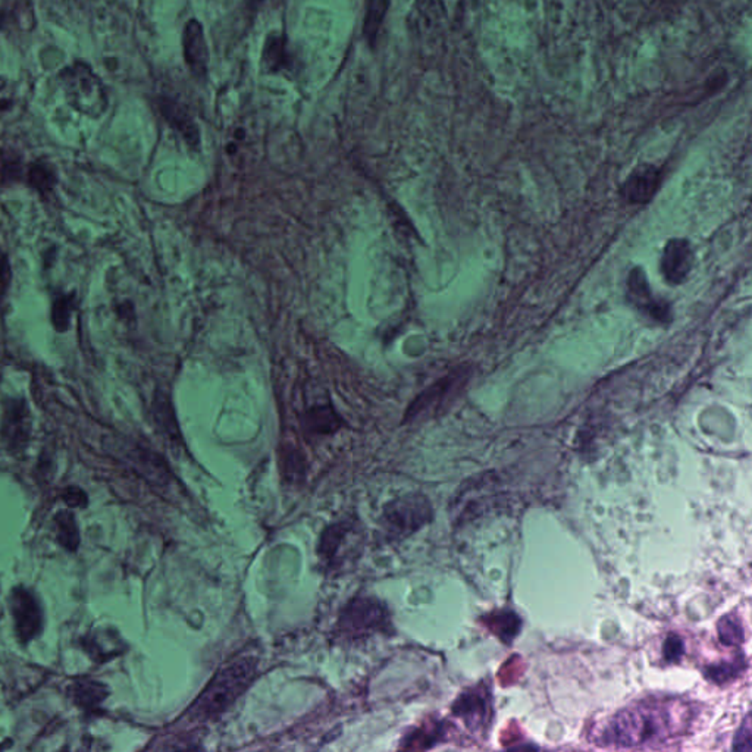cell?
I'll return each instance as SVG.
<instances>
[{"instance_id":"8","label":"cell","mask_w":752,"mask_h":752,"mask_svg":"<svg viewBox=\"0 0 752 752\" xmlns=\"http://www.w3.org/2000/svg\"><path fill=\"white\" fill-rule=\"evenodd\" d=\"M9 606L13 618V629L21 644H29V641L40 636L43 632L42 606L31 591L24 586L13 588L9 598Z\"/></svg>"},{"instance_id":"29","label":"cell","mask_w":752,"mask_h":752,"mask_svg":"<svg viewBox=\"0 0 752 752\" xmlns=\"http://www.w3.org/2000/svg\"><path fill=\"white\" fill-rule=\"evenodd\" d=\"M63 502L69 507L87 506V495L78 486H68L62 494Z\"/></svg>"},{"instance_id":"2","label":"cell","mask_w":752,"mask_h":752,"mask_svg":"<svg viewBox=\"0 0 752 752\" xmlns=\"http://www.w3.org/2000/svg\"><path fill=\"white\" fill-rule=\"evenodd\" d=\"M259 661L253 656L240 657L222 667L188 708V720L208 723L219 719L250 688Z\"/></svg>"},{"instance_id":"22","label":"cell","mask_w":752,"mask_h":752,"mask_svg":"<svg viewBox=\"0 0 752 752\" xmlns=\"http://www.w3.org/2000/svg\"><path fill=\"white\" fill-rule=\"evenodd\" d=\"M389 0H366L364 13V36L369 46L375 47L380 36V27L384 24L388 12Z\"/></svg>"},{"instance_id":"12","label":"cell","mask_w":752,"mask_h":752,"mask_svg":"<svg viewBox=\"0 0 752 752\" xmlns=\"http://www.w3.org/2000/svg\"><path fill=\"white\" fill-rule=\"evenodd\" d=\"M183 53L188 69L197 80H206L209 69V47L205 31L196 18L188 20L183 31Z\"/></svg>"},{"instance_id":"13","label":"cell","mask_w":752,"mask_h":752,"mask_svg":"<svg viewBox=\"0 0 752 752\" xmlns=\"http://www.w3.org/2000/svg\"><path fill=\"white\" fill-rule=\"evenodd\" d=\"M661 272L669 284L685 282L694 266V250L685 239H672L661 255Z\"/></svg>"},{"instance_id":"15","label":"cell","mask_w":752,"mask_h":752,"mask_svg":"<svg viewBox=\"0 0 752 752\" xmlns=\"http://www.w3.org/2000/svg\"><path fill=\"white\" fill-rule=\"evenodd\" d=\"M159 109L168 124L176 133L183 135L188 146L199 147V144H200V131H199V127H197L194 118L192 117V113L188 112V109L184 105H181L180 102L174 101V99L162 97L159 101Z\"/></svg>"},{"instance_id":"28","label":"cell","mask_w":752,"mask_h":752,"mask_svg":"<svg viewBox=\"0 0 752 752\" xmlns=\"http://www.w3.org/2000/svg\"><path fill=\"white\" fill-rule=\"evenodd\" d=\"M11 281H12V269H11V265H9L8 256L0 250V305L4 300L6 293H8Z\"/></svg>"},{"instance_id":"10","label":"cell","mask_w":752,"mask_h":752,"mask_svg":"<svg viewBox=\"0 0 752 752\" xmlns=\"http://www.w3.org/2000/svg\"><path fill=\"white\" fill-rule=\"evenodd\" d=\"M627 298L632 306L645 318L654 323L669 325L672 323V307L669 303L657 298L652 293L645 272L641 268H633L627 276Z\"/></svg>"},{"instance_id":"32","label":"cell","mask_w":752,"mask_h":752,"mask_svg":"<svg viewBox=\"0 0 752 752\" xmlns=\"http://www.w3.org/2000/svg\"><path fill=\"white\" fill-rule=\"evenodd\" d=\"M253 2H257V4H259V2H262V0H253Z\"/></svg>"},{"instance_id":"31","label":"cell","mask_w":752,"mask_h":752,"mask_svg":"<svg viewBox=\"0 0 752 752\" xmlns=\"http://www.w3.org/2000/svg\"><path fill=\"white\" fill-rule=\"evenodd\" d=\"M682 652H683V648H682L681 640L676 636L669 638L667 644H666V657L670 661L676 660L677 657H681Z\"/></svg>"},{"instance_id":"18","label":"cell","mask_w":752,"mask_h":752,"mask_svg":"<svg viewBox=\"0 0 752 752\" xmlns=\"http://www.w3.org/2000/svg\"><path fill=\"white\" fill-rule=\"evenodd\" d=\"M153 418H155L156 427L159 429L163 438H167L168 443L171 444L172 448L181 450L184 443H183V437H181L180 428L176 423V413L172 409V403L169 398L163 393H158L155 396V402H153Z\"/></svg>"},{"instance_id":"6","label":"cell","mask_w":752,"mask_h":752,"mask_svg":"<svg viewBox=\"0 0 752 752\" xmlns=\"http://www.w3.org/2000/svg\"><path fill=\"white\" fill-rule=\"evenodd\" d=\"M59 80L72 108L87 117L99 118L108 106V96L101 78L92 68L83 62H76L65 68Z\"/></svg>"},{"instance_id":"7","label":"cell","mask_w":752,"mask_h":752,"mask_svg":"<svg viewBox=\"0 0 752 752\" xmlns=\"http://www.w3.org/2000/svg\"><path fill=\"white\" fill-rule=\"evenodd\" d=\"M470 371L457 368L441 380H437L429 388L425 389L405 413V423H414L432 418L441 413L447 405H453L468 384Z\"/></svg>"},{"instance_id":"19","label":"cell","mask_w":752,"mask_h":752,"mask_svg":"<svg viewBox=\"0 0 752 752\" xmlns=\"http://www.w3.org/2000/svg\"><path fill=\"white\" fill-rule=\"evenodd\" d=\"M69 695L76 706L84 711H94L108 699V686L97 681H77L69 686Z\"/></svg>"},{"instance_id":"17","label":"cell","mask_w":752,"mask_h":752,"mask_svg":"<svg viewBox=\"0 0 752 752\" xmlns=\"http://www.w3.org/2000/svg\"><path fill=\"white\" fill-rule=\"evenodd\" d=\"M262 65L266 72L290 71L293 68V56L289 49V38L284 34L271 33L265 40Z\"/></svg>"},{"instance_id":"4","label":"cell","mask_w":752,"mask_h":752,"mask_svg":"<svg viewBox=\"0 0 752 752\" xmlns=\"http://www.w3.org/2000/svg\"><path fill=\"white\" fill-rule=\"evenodd\" d=\"M364 527L355 519L332 523L319 539L318 559L326 573H339L355 564L364 550Z\"/></svg>"},{"instance_id":"20","label":"cell","mask_w":752,"mask_h":752,"mask_svg":"<svg viewBox=\"0 0 752 752\" xmlns=\"http://www.w3.org/2000/svg\"><path fill=\"white\" fill-rule=\"evenodd\" d=\"M303 425L309 434L330 435L339 429L343 421L331 405H318L305 414Z\"/></svg>"},{"instance_id":"24","label":"cell","mask_w":752,"mask_h":752,"mask_svg":"<svg viewBox=\"0 0 752 752\" xmlns=\"http://www.w3.org/2000/svg\"><path fill=\"white\" fill-rule=\"evenodd\" d=\"M27 181L29 185L34 188L36 192H40L43 196L51 194L53 192L54 185L58 183L56 174L47 163H33L29 168L27 172Z\"/></svg>"},{"instance_id":"9","label":"cell","mask_w":752,"mask_h":752,"mask_svg":"<svg viewBox=\"0 0 752 752\" xmlns=\"http://www.w3.org/2000/svg\"><path fill=\"white\" fill-rule=\"evenodd\" d=\"M0 435L9 452L26 450L31 437V414L24 398L9 397L4 400Z\"/></svg>"},{"instance_id":"27","label":"cell","mask_w":752,"mask_h":752,"mask_svg":"<svg viewBox=\"0 0 752 752\" xmlns=\"http://www.w3.org/2000/svg\"><path fill=\"white\" fill-rule=\"evenodd\" d=\"M439 733H441V729L437 724H434V726L418 727V729L410 732L409 735L405 736V740L402 742V748H429V747L434 745L435 740H438Z\"/></svg>"},{"instance_id":"21","label":"cell","mask_w":752,"mask_h":752,"mask_svg":"<svg viewBox=\"0 0 752 752\" xmlns=\"http://www.w3.org/2000/svg\"><path fill=\"white\" fill-rule=\"evenodd\" d=\"M83 645L87 650L88 654L93 657V660L106 661L110 660L112 657L121 654L124 645L117 635H108L106 632L103 633H93V635L84 638Z\"/></svg>"},{"instance_id":"23","label":"cell","mask_w":752,"mask_h":752,"mask_svg":"<svg viewBox=\"0 0 752 752\" xmlns=\"http://www.w3.org/2000/svg\"><path fill=\"white\" fill-rule=\"evenodd\" d=\"M54 523L58 531L59 544L63 548H67L68 552H77V548L80 545V532H78L74 514L67 511H59L54 516Z\"/></svg>"},{"instance_id":"26","label":"cell","mask_w":752,"mask_h":752,"mask_svg":"<svg viewBox=\"0 0 752 752\" xmlns=\"http://www.w3.org/2000/svg\"><path fill=\"white\" fill-rule=\"evenodd\" d=\"M74 294L61 293L54 297L52 305V323L58 332H67L71 323Z\"/></svg>"},{"instance_id":"14","label":"cell","mask_w":752,"mask_h":752,"mask_svg":"<svg viewBox=\"0 0 752 752\" xmlns=\"http://www.w3.org/2000/svg\"><path fill=\"white\" fill-rule=\"evenodd\" d=\"M661 172L650 163L636 167L623 185V196L632 205H645L660 188Z\"/></svg>"},{"instance_id":"16","label":"cell","mask_w":752,"mask_h":752,"mask_svg":"<svg viewBox=\"0 0 752 752\" xmlns=\"http://www.w3.org/2000/svg\"><path fill=\"white\" fill-rule=\"evenodd\" d=\"M444 17L441 0H414L407 17V27L418 36L429 33L439 26Z\"/></svg>"},{"instance_id":"30","label":"cell","mask_w":752,"mask_h":752,"mask_svg":"<svg viewBox=\"0 0 752 752\" xmlns=\"http://www.w3.org/2000/svg\"><path fill=\"white\" fill-rule=\"evenodd\" d=\"M12 105V87L8 81L0 78V109Z\"/></svg>"},{"instance_id":"11","label":"cell","mask_w":752,"mask_h":752,"mask_svg":"<svg viewBox=\"0 0 752 752\" xmlns=\"http://www.w3.org/2000/svg\"><path fill=\"white\" fill-rule=\"evenodd\" d=\"M121 456L137 470L143 478H146L151 484L168 488L172 482L171 469L167 462L158 453L142 444L126 439L118 444Z\"/></svg>"},{"instance_id":"25","label":"cell","mask_w":752,"mask_h":752,"mask_svg":"<svg viewBox=\"0 0 752 752\" xmlns=\"http://www.w3.org/2000/svg\"><path fill=\"white\" fill-rule=\"evenodd\" d=\"M281 472L290 484H298L305 478V457L296 448H287L281 454Z\"/></svg>"},{"instance_id":"1","label":"cell","mask_w":752,"mask_h":752,"mask_svg":"<svg viewBox=\"0 0 752 752\" xmlns=\"http://www.w3.org/2000/svg\"><path fill=\"white\" fill-rule=\"evenodd\" d=\"M691 719L690 708L682 702L645 701L615 715L600 740L601 744L618 747L657 742L682 733Z\"/></svg>"},{"instance_id":"5","label":"cell","mask_w":752,"mask_h":752,"mask_svg":"<svg viewBox=\"0 0 752 752\" xmlns=\"http://www.w3.org/2000/svg\"><path fill=\"white\" fill-rule=\"evenodd\" d=\"M429 500L421 494L396 498L380 514V531L387 541H402L432 520Z\"/></svg>"},{"instance_id":"3","label":"cell","mask_w":752,"mask_h":752,"mask_svg":"<svg viewBox=\"0 0 752 752\" xmlns=\"http://www.w3.org/2000/svg\"><path fill=\"white\" fill-rule=\"evenodd\" d=\"M391 632V615L384 602L373 597H356L347 602L335 625L341 642L356 644Z\"/></svg>"}]
</instances>
